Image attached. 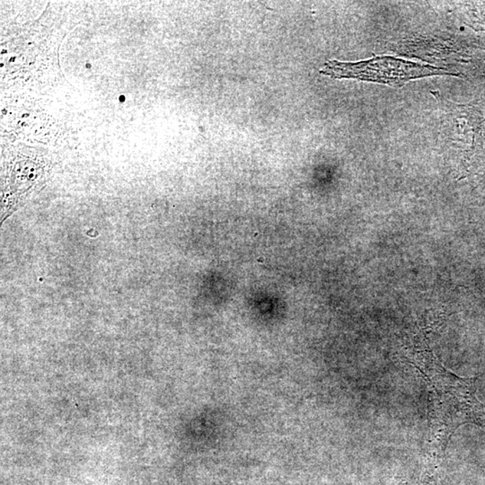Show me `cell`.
Listing matches in <instances>:
<instances>
[{
  "mask_svg": "<svg viewBox=\"0 0 485 485\" xmlns=\"http://www.w3.org/2000/svg\"><path fill=\"white\" fill-rule=\"evenodd\" d=\"M320 73L337 80L353 78L395 87H401L406 82L421 78L453 76V74L443 68L394 57H374L357 63L331 61L324 65Z\"/></svg>",
  "mask_w": 485,
  "mask_h": 485,
  "instance_id": "cell-1",
  "label": "cell"
}]
</instances>
